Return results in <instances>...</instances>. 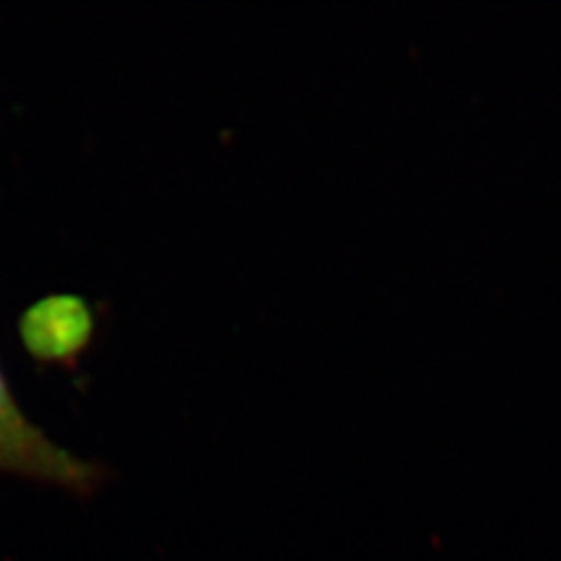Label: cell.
I'll return each mask as SVG.
<instances>
[{
    "label": "cell",
    "mask_w": 561,
    "mask_h": 561,
    "mask_svg": "<svg viewBox=\"0 0 561 561\" xmlns=\"http://www.w3.org/2000/svg\"><path fill=\"white\" fill-rule=\"evenodd\" d=\"M92 322L88 308L76 298H50L32 308L23 321L27 347L44 358H60L78 352Z\"/></svg>",
    "instance_id": "2"
},
{
    "label": "cell",
    "mask_w": 561,
    "mask_h": 561,
    "mask_svg": "<svg viewBox=\"0 0 561 561\" xmlns=\"http://www.w3.org/2000/svg\"><path fill=\"white\" fill-rule=\"evenodd\" d=\"M0 472L57 484L88 495L101 482V468L53 442L30 421L0 373Z\"/></svg>",
    "instance_id": "1"
}]
</instances>
